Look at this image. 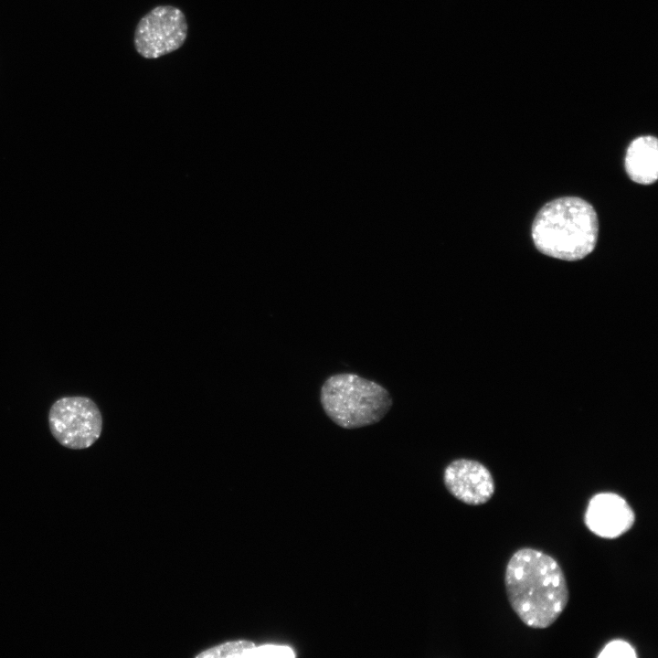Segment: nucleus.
Returning <instances> with one entry per match:
<instances>
[{
	"instance_id": "6",
	"label": "nucleus",
	"mask_w": 658,
	"mask_h": 658,
	"mask_svg": "<svg viewBox=\"0 0 658 658\" xmlns=\"http://www.w3.org/2000/svg\"><path fill=\"white\" fill-rule=\"evenodd\" d=\"M443 481L455 498L471 505L485 504L495 489L490 471L483 463L470 459H457L448 464Z\"/></svg>"
},
{
	"instance_id": "4",
	"label": "nucleus",
	"mask_w": 658,
	"mask_h": 658,
	"mask_svg": "<svg viewBox=\"0 0 658 658\" xmlns=\"http://www.w3.org/2000/svg\"><path fill=\"white\" fill-rule=\"evenodd\" d=\"M48 426L52 436L62 446L82 450L100 438L102 416L95 402L88 397H63L50 407Z\"/></svg>"
},
{
	"instance_id": "11",
	"label": "nucleus",
	"mask_w": 658,
	"mask_h": 658,
	"mask_svg": "<svg viewBox=\"0 0 658 658\" xmlns=\"http://www.w3.org/2000/svg\"><path fill=\"white\" fill-rule=\"evenodd\" d=\"M598 657L635 658L637 657V653L635 649L629 642L623 640H613L604 646L601 652L598 654Z\"/></svg>"
},
{
	"instance_id": "9",
	"label": "nucleus",
	"mask_w": 658,
	"mask_h": 658,
	"mask_svg": "<svg viewBox=\"0 0 658 658\" xmlns=\"http://www.w3.org/2000/svg\"><path fill=\"white\" fill-rule=\"evenodd\" d=\"M254 642L247 640H239L233 642H228L223 644H219L211 647L196 657L198 658H218V657H239L245 651L254 647Z\"/></svg>"
},
{
	"instance_id": "3",
	"label": "nucleus",
	"mask_w": 658,
	"mask_h": 658,
	"mask_svg": "<svg viewBox=\"0 0 658 658\" xmlns=\"http://www.w3.org/2000/svg\"><path fill=\"white\" fill-rule=\"evenodd\" d=\"M320 398L326 415L345 429L375 424L392 406L384 387L353 373L329 377L321 387Z\"/></svg>"
},
{
	"instance_id": "8",
	"label": "nucleus",
	"mask_w": 658,
	"mask_h": 658,
	"mask_svg": "<svg viewBox=\"0 0 658 658\" xmlns=\"http://www.w3.org/2000/svg\"><path fill=\"white\" fill-rule=\"evenodd\" d=\"M625 170L638 184L650 185L657 180L658 143L654 136H641L630 143L625 155Z\"/></svg>"
},
{
	"instance_id": "7",
	"label": "nucleus",
	"mask_w": 658,
	"mask_h": 658,
	"mask_svg": "<svg viewBox=\"0 0 658 658\" xmlns=\"http://www.w3.org/2000/svg\"><path fill=\"white\" fill-rule=\"evenodd\" d=\"M584 522L594 535L614 539L632 527L635 514L621 495L610 492L599 493L589 499Z\"/></svg>"
},
{
	"instance_id": "1",
	"label": "nucleus",
	"mask_w": 658,
	"mask_h": 658,
	"mask_svg": "<svg viewBox=\"0 0 658 658\" xmlns=\"http://www.w3.org/2000/svg\"><path fill=\"white\" fill-rule=\"evenodd\" d=\"M504 583L512 609L531 628L549 627L568 601L567 580L557 561L531 547L513 554L506 566Z\"/></svg>"
},
{
	"instance_id": "2",
	"label": "nucleus",
	"mask_w": 658,
	"mask_h": 658,
	"mask_svg": "<svg viewBox=\"0 0 658 658\" xmlns=\"http://www.w3.org/2000/svg\"><path fill=\"white\" fill-rule=\"evenodd\" d=\"M598 217L586 200L565 196L546 204L536 216L532 238L545 255L568 261L585 258L595 248Z\"/></svg>"
},
{
	"instance_id": "5",
	"label": "nucleus",
	"mask_w": 658,
	"mask_h": 658,
	"mask_svg": "<svg viewBox=\"0 0 658 658\" xmlns=\"http://www.w3.org/2000/svg\"><path fill=\"white\" fill-rule=\"evenodd\" d=\"M188 25L184 12L174 5H157L137 23L133 44L144 58H158L179 49L187 37Z\"/></svg>"
},
{
	"instance_id": "10",
	"label": "nucleus",
	"mask_w": 658,
	"mask_h": 658,
	"mask_svg": "<svg viewBox=\"0 0 658 658\" xmlns=\"http://www.w3.org/2000/svg\"><path fill=\"white\" fill-rule=\"evenodd\" d=\"M294 651L286 645L266 644L254 646L245 651L239 657H294Z\"/></svg>"
}]
</instances>
